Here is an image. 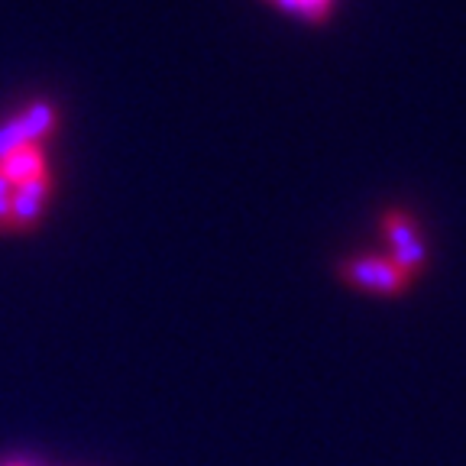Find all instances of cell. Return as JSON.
I'll return each instance as SVG.
<instances>
[{
	"label": "cell",
	"instance_id": "obj_1",
	"mask_svg": "<svg viewBox=\"0 0 466 466\" xmlns=\"http://www.w3.org/2000/svg\"><path fill=\"white\" fill-rule=\"evenodd\" d=\"M382 237H386L389 249H392L389 259H392L408 279H415L418 272L428 266V247H424L421 227L415 224V218H408L405 211L382 214Z\"/></svg>",
	"mask_w": 466,
	"mask_h": 466
},
{
	"label": "cell",
	"instance_id": "obj_2",
	"mask_svg": "<svg viewBox=\"0 0 466 466\" xmlns=\"http://www.w3.org/2000/svg\"><path fill=\"white\" fill-rule=\"evenodd\" d=\"M56 120L58 110L52 101H33L26 110L7 116L0 124V162L7 159L10 153H16V149H23V146H39V139L56 130Z\"/></svg>",
	"mask_w": 466,
	"mask_h": 466
},
{
	"label": "cell",
	"instance_id": "obj_3",
	"mask_svg": "<svg viewBox=\"0 0 466 466\" xmlns=\"http://www.w3.org/2000/svg\"><path fill=\"white\" fill-rule=\"evenodd\" d=\"M340 279L360 291H372V295H401L411 285V279L395 266L389 256H357L340 266Z\"/></svg>",
	"mask_w": 466,
	"mask_h": 466
},
{
	"label": "cell",
	"instance_id": "obj_4",
	"mask_svg": "<svg viewBox=\"0 0 466 466\" xmlns=\"http://www.w3.org/2000/svg\"><path fill=\"white\" fill-rule=\"evenodd\" d=\"M52 198V178H33V182L14 185V198H10V230H33L43 220L46 208Z\"/></svg>",
	"mask_w": 466,
	"mask_h": 466
},
{
	"label": "cell",
	"instance_id": "obj_5",
	"mask_svg": "<svg viewBox=\"0 0 466 466\" xmlns=\"http://www.w3.org/2000/svg\"><path fill=\"white\" fill-rule=\"evenodd\" d=\"M0 172L7 175L10 185H23V182H33V178H43L46 172V156H43V146H23L16 153H10L7 159L0 162Z\"/></svg>",
	"mask_w": 466,
	"mask_h": 466
},
{
	"label": "cell",
	"instance_id": "obj_6",
	"mask_svg": "<svg viewBox=\"0 0 466 466\" xmlns=\"http://www.w3.org/2000/svg\"><path fill=\"white\" fill-rule=\"evenodd\" d=\"M10 198H14V185L0 172V230H10Z\"/></svg>",
	"mask_w": 466,
	"mask_h": 466
},
{
	"label": "cell",
	"instance_id": "obj_7",
	"mask_svg": "<svg viewBox=\"0 0 466 466\" xmlns=\"http://www.w3.org/2000/svg\"><path fill=\"white\" fill-rule=\"evenodd\" d=\"M299 4H301V10H305V20H311V23L328 20L330 0H299Z\"/></svg>",
	"mask_w": 466,
	"mask_h": 466
},
{
	"label": "cell",
	"instance_id": "obj_8",
	"mask_svg": "<svg viewBox=\"0 0 466 466\" xmlns=\"http://www.w3.org/2000/svg\"><path fill=\"white\" fill-rule=\"evenodd\" d=\"M276 7H282L285 14H291V16H305V10H301V4L299 0H272Z\"/></svg>",
	"mask_w": 466,
	"mask_h": 466
},
{
	"label": "cell",
	"instance_id": "obj_9",
	"mask_svg": "<svg viewBox=\"0 0 466 466\" xmlns=\"http://www.w3.org/2000/svg\"><path fill=\"white\" fill-rule=\"evenodd\" d=\"M10 466H23V463H10Z\"/></svg>",
	"mask_w": 466,
	"mask_h": 466
}]
</instances>
